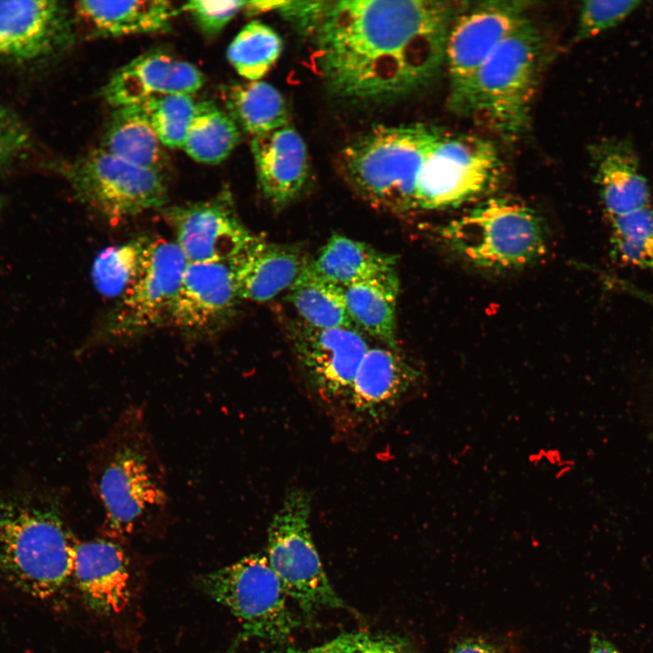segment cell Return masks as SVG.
<instances>
[{
    "mask_svg": "<svg viewBox=\"0 0 653 653\" xmlns=\"http://www.w3.org/2000/svg\"><path fill=\"white\" fill-rule=\"evenodd\" d=\"M151 239L137 237L102 249L92 267L96 290L105 297L120 298L139 276Z\"/></svg>",
    "mask_w": 653,
    "mask_h": 653,
    "instance_id": "obj_30",
    "label": "cell"
},
{
    "mask_svg": "<svg viewBox=\"0 0 653 653\" xmlns=\"http://www.w3.org/2000/svg\"><path fill=\"white\" fill-rule=\"evenodd\" d=\"M311 510L309 492L297 487L289 489L268 525L266 552L288 598L307 614L346 607L331 585L314 543Z\"/></svg>",
    "mask_w": 653,
    "mask_h": 653,
    "instance_id": "obj_7",
    "label": "cell"
},
{
    "mask_svg": "<svg viewBox=\"0 0 653 653\" xmlns=\"http://www.w3.org/2000/svg\"><path fill=\"white\" fill-rule=\"evenodd\" d=\"M287 297L300 321L308 326L356 328L346 307L344 288L317 274L310 261L288 288Z\"/></svg>",
    "mask_w": 653,
    "mask_h": 653,
    "instance_id": "obj_28",
    "label": "cell"
},
{
    "mask_svg": "<svg viewBox=\"0 0 653 653\" xmlns=\"http://www.w3.org/2000/svg\"><path fill=\"white\" fill-rule=\"evenodd\" d=\"M73 36L67 9L57 1H0V56L28 61L63 49Z\"/></svg>",
    "mask_w": 653,
    "mask_h": 653,
    "instance_id": "obj_17",
    "label": "cell"
},
{
    "mask_svg": "<svg viewBox=\"0 0 653 653\" xmlns=\"http://www.w3.org/2000/svg\"><path fill=\"white\" fill-rule=\"evenodd\" d=\"M609 220L617 259L653 270V209L647 206Z\"/></svg>",
    "mask_w": 653,
    "mask_h": 653,
    "instance_id": "obj_32",
    "label": "cell"
},
{
    "mask_svg": "<svg viewBox=\"0 0 653 653\" xmlns=\"http://www.w3.org/2000/svg\"><path fill=\"white\" fill-rule=\"evenodd\" d=\"M641 4L638 0H591L581 4L575 38L582 41L621 23Z\"/></svg>",
    "mask_w": 653,
    "mask_h": 653,
    "instance_id": "obj_34",
    "label": "cell"
},
{
    "mask_svg": "<svg viewBox=\"0 0 653 653\" xmlns=\"http://www.w3.org/2000/svg\"><path fill=\"white\" fill-rule=\"evenodd\" d=\"M502 173L499 152L492 141L438 130L420 169L415 210L453 208L491 191Z\"/></svg>",
    "mask_w": 653,
    "mask_h": 653,
    "instance_id": "obj_10",
    "label": "cell"
},
{
    "mask_svg": "<svg viewBox=\"0 0 653 653\" xmlns=\"http://www.w3.org/2000/svg\"><path fill=\"white\" fill-rule=\"evenodd\" d=\"M296 364L305 394L332 424L340 414L369 344L356 328L291 327Z\"/></svg>",
    "mask_w": 653,
    "mask_h": 653,
    "instance_id": "obj_11",
    "label": "cell"
},
{
    "mask_svg": "<svg viewBox=\"0 0 653 653\" xmlns=\"http://www.w3.org/2000/svg\"><path fill=\"white\" fill-rule=\"evenodd\" d=\"M259 190L274 207L283 208L302 192L309 175L306 143L289 124L251 139Z\"/></svg>",
    "mask_w": 653,
    "mask_h": 653,
    "instance_id": "obj_20",
    "label": "cell"
},
{
    "mask_svg": "<svg viewBox=\"0 0 653 653\" xmlns=\"http://www.w3.org/2000/svg\"><path fill=\"white\" fill-rule=\"evenodd\" d=\"M467 2L324 1L310 36L331 94L347 104H391L430 87L445 68L449 30Z\"/></svg>",
    "mask_w": 653,
    "mask_h": 653,
    "instance_id": "obj_1",
    "label": "cell"
},
{
    "mask_svg": "<svg viewBox=\"0 0 653 653\" xmlns=\"http://www.w3.org/2000/svg\"><path fill=\"white\" fill-rule=\"evenodd\" d=\"M188 263L175 242L151 239L139 276L110 315L109 335L132 337L169 321Z\"/></svg>",
    "mask_w": 653,
    "mask_h": 653,
    "instance_id": "obj_13",
    "label": "cell"
},
{
    "mask_svg": "<svg viewBox=\"0 0 653 653\" xmlns=\"http://www.w3.org/2000/svg\"><path fill=\"white\" fill-rule=\"evenodd\" d=\"M204 83L201 72L171 54L152 50L121 67L103 89L106 101L115 107L141 104L164 94H193Z\"/></svg>",
    "mask_w": 653,
    "mask_h": 653,
    "instance_id": "obj_18",
    "label": "cell"
},
{
    "mask_svg": "<svg viewBox=\"0 0 653 653\" xmlns=\"http://www.w3.org/2000/svg\"><path fill=\"white\" fill-rule=\"evenodd\" d=\"M451 653H497L489 645L477 640H466L453 648Z\"/></svg>",
    "mask_w": 653,
    "mask_h": 653,
    "instance_id": "obj_38",
    "label": "cell"
},
{
    "mask_svg": "<svg viewBox=\"0 0 653 653\" xmlns=\"http://www.w3.org/2000/svg\"><path fill=\"white\" fill-rule=\"evenodd\" d=\"M114 109L102 149L130 163L164 174L169 159L142 105Z\"/></svg>",
    "mask_w": 653,
    "mask_h": 653,
    "instance_id": "obj_25",
    "label": "cell"
},
{
    "mask_svg": "<svg viewBox=\"0 0 653 653\" xmlns=\"http://www.w3.org/2000/svg\"><path fill=\"white\" fill-rule=\"evenodd\" d=\"M73 578L85 604L97 613H119L130 600L129 560L113 540L78 543Z\"/></svg>",
    "mask_w": 653,
    "mask_h": 653,
    "instance_id": "obj_19",
    "label": "cell"
},
{
    "mask_svg": "<svg viewBox=\"0 0 653 653\" xmlns=\"http://www.w3.org/2000/svg\"><path fill=\"white\" fill-rule=\"evenodd\" d=\"M200 587L239 620L243 638L288 641L297 626L279 579L266 553L248 555L202 575Z\"/></svg>",
    "mask_w": 653,
    "mask_h": 653,
    "instance_id": "obj_8",
    "label": "cell"
},
{
    "mask_svg": "<svg viewBox=\"0 0 653 653\" xmlns=\"http://www.w3.org/2000/svg\"><path fill=\"white\" fill-rule=\"evenodd\" d=\"M589 653H620L607 638L594 634L590 642Z\"/></svg>",
    "mask_w": 653,
    "mask_h": 653,
    "instance_id": "obj_39",
    "label": "cell"
},
{
    "mask_svg": "<svg viewBox=\"0 0 653 653\" xmlns=\"http://www.w3.org/2000/svg\"><path fill=\"white\" fill-rule=\"evenodd\" d=\"M247 3L193 0L185 3L180 10L190 15L203 34L211 37L219 34L239 11L245 10Z\"/></svg>",
    "mask_w": 653,
    "mask_h": 653,
    "instance_id": "obj_36",
    "label": "cell"
},
{
    "mask_svg": "<svg viewBox=\"0 0 653 653\" xmlns=\"http://www.w3.org/2000/svg\"><path fill=\"white\" fill-rule=\"evenodd\" d=\"M308 262L297 245L254 236L229 265L240 299L265 302L288 289Z\"/></svg>",
    "mask_w": 653,
    "mask_h": 653,
    "instance_id": "obj_21",
    "label": "cell"
},
{
    "mask_svg": "<svg viewBox=\"0 0 653 653\" xmlns=\"http://www.w3.org/2000/svg\"><path fill=\"white\" fill-rule=\"evenodd\" d=\"M296 653H411L399 638L365 632L342 634L322 645Z\"/></svg>",
    "mask_w": 653,
    "mask_h": 653,
    "instance_id": "obj_35",
    "label": "cell"
},
{
    "mask_svg": "<svg viewBox=\"0 0 653 653\" xmlns=\"http://www.w3.org/2000/svg\"><path fill=\"white\" fill-rule=\"evenodd\" d=\"M239 129L232 118L211 101L196 103V110L182 149L193 160L218 164L232 152Z\"/></svg>",
    "mask_w": 653,
    "mask_h": 653,
    "instance_id": "obj_29",
    "label": "cell"
},
{
    "mask_svg": "<svg viewBox=\"0 0 653 653\" xmlns=\"http://www.w3.org/2000/svg\"><path fill=\"white\" fill-rule=\"evenodd\" d=\"M310 265L326 280L345 288L396 269V257L365 242L334 234Z\"/></svg>",
    "mask_w": 653,
    "mask_h": 653,
    "instance_id": "obj_26",
    "label": "cell"
},
{
    "mask_svg": "<svg viewBox=\"0 0 653 653\" xmlns=\"http://www.w3.org/2000/svg\"><path fill=\"white\" fill-rule=\"evenodd\" d=\"M541 38L528 19L449 96L456 113L480 120L506 141L527 130L541 63Z\"/></svg>",
    "mask_w": 653,
    "mask_h": 653,
    "instance_id": "obj_4",
    "label": "cell"
},
{
    "mask_svg": "<svg viewBox=\"0 0 653 653\" xmlns=\"http://www.w3.org/2000/svg\"><path fill=\"white\" fill-rule=\"evenodd\" d=\"M259 653H296V649H294V648H288V649H285V650H272V651L259 652Z\"/></svg>",
    "mask_w": 653,
    "mask_h": 653,
    "instance_id": "obj_40",
    "label": "cell"
},
{
    "mask_svg": "<svg viewBox=\"0 0 653 653\" xmlns=\"http://www.w3.org/2000/svg\"><path fill=\"white\" fill-rule=\"evenodd\" d=\"M226 112L236 124L258 137L288 124V111L280 92L262 81L232 83L222 92Z\"/></svg>",
    "mask_w": 653,
    "mask_h": 653,
    "instance_id": "obj_27",
    "label": "cell"
},
{
    "mask_svg": "<svg viewBox=\"0 0 653 653\" xmlns=\"http://www.w3.org/2000/svg\"><path fill=\"white\" fill-rule=\"evenodd\" d=\"M89 483L111 540L151 532L170 515L167 475L140 405L128 406L92 448Z\"/></svg>",
    "mask_w": 653,
    "mask_h": 653,
    "instance_id": "obj_2",
    "label": "cell"
},
{
    "mask_svg": "<svg viewBox=\"0 0 653 653\" xmlns=\"http://www.w3.org/2000/svg\"><path fill=\"white\" fill-rule=\"evenodd\" d=\"M78 542L58 505L31 496L0 500V580L38 599L73 578Z\"/></svg>",
    "mask_w": 653,
    "mask_h": 653,
    "instance_id": "obj_3",
    "label": "cell"
},
{
    "mask_svg": "<svg viewBox=\"0 0 653 653\" xmlns=\"http://www.w3.org/2000/svg\"><path fill=\"white\" fill-rule=\"evenodd\" d=\"M178 10L164 0L80 1L75 18L94 36L117 37L167 31Z\"/></svg>",
    "mask_w": 653,
    "mask_h": 653,
    "instance_id": "obj_23",
    "label": "cell"
},
{
    "mask_svg": "<svg viewBox=\"0 0 653 653\" xmlns=\"http://www.w3.org/2000/svg\"><path fill=\"white\" fill-rule=\"evenodd\" d=\"M282 52L278 34L266 24L251 21L235 36L227 57L237 73L249 81H259L271 69Z\"/></svg>",
    "mask_w": 653,
    "mask_h": 653,
    "instance_id": "obj_31",
    "label": "cell"
},
{
    "mask_svg": "<svg viewBox=\"0 0 653 653\" xmlns=\"http://www.w3.org/2000/svg\"><path fill=\"white\" fill-rule=\"evenodd\" d=\"M163 210L188 262H229L254 237L240 221L227 191Z\"/></svg>",
    "mask_w": 653,
    "mask_h": 653,
    "instance_id": "obj_15",
    "label": "cell"
},
{
    "mask_svg": "<svg viewBox=\"0 0 653 653\" xmlns=\"http://www.w3.org/2000/svg\"><path fill=\"white\" fill-rule=\"evenodd\" d=\"M463 258L488 268L523 267L545 251V231L537 213L504 198L488 199L442 229Z\"/></svg>",
    "mask_w": 653,
    "mask_h": 653,
    "instance_id": "obj_6",
    "label": "cell"
},
{
    "mask_svg": "<svg viewBox=\"0 0 653 653\" xmlns=\"http://www.w3.org/2000/svg\"><path fill=\"white\" fill-rule=\"evenodd\" d=\"M437 132L420 123L376 126L343 149L341 173L371 207L393 214L415 210L416 180Z\"/></svg>",
    "mask_w": 653,
    "mask_h": 653,
    "instance_id": "obj_5",
    "label": "cell"
},
{
    "mask_svg": "<svg viewBox=\"0 0 653 653\" xmlns=\"http://www.w3.org/2000/svg\"><path fill=\"white\" fill-rule=\"evenodd\" d=\"M29 143V132L24 124L0 105V168L22 156Z\"/></svg>",
    "mask_w": 653,
    "mask_h": 653,
    "instance_id": "obj_37",
    "label": "cell"
},
{
    "mask_svg": "<svg viewBox=\"0 0 653 653\" xmlns=\"http://www.w3.org/2000/svg\"><path fill=\"white\" fill-rule=\"evenodd\" d=\"M422 371L397 348L369 346L346 402L331 424L334 434L360 447L381 431L420 386Z\"/></svg>",
    "mask_w": 653,
    "mask_h": 653,
    "instance_id": "obj_9",
    "label": "cell"
},
{
    "mask_svg": "<svg viewBox=\"0 0 653 653\" xmlns=\"http://www.w3.org/2000/svg\"><path fill=\"white\" fill-rule=\"evenodd\" d=\"M596 181L609 219L648 206L649 190L629 142L605 140L590 151Z\"/></svg>",
    "mask_w": 653,
    "mask_h": 653,
    "instance_id": "obj_22",
    "label": "cell"
},
{
    "mask_svg": "<svg viewBox=\"0 0 653 653\" xmlns=\"http://www.w3.org/2000/svg\"><path fill=\"white\" fill-rule=\"evenodd\" d=\"M239 300L229 262H189L169 322L190 336L210 335L232 319Z\"/></svg>",
    "mask_w": 653,
    "mask_h": 653,
    "instance_id": "obj_16",
    "label": "cell"
},
{
    "mask_svg": "<svg viewBox=\"0 0 653 653\" xmlns=\"http://www.w3.org/2000/svg\"><path fill=\"white\" fill-rule=\"evenodd\" d=\"M75 195L110 221L159 209L167 200L164 174L97 149L63 167Z\"/></svg>",
    "mask_w": 653,
    "mask_h": 653,
    "instance_id": "obj_12",
    "label": "cell"
},
{
    "mask_svg": "<svg viewBox=\"0 0 653 653\" xmlns=\"http://www.w3.org/2000/svg\"><path fill=\"white\" fill-rule=\"evenodd\" d=\"M344 294L349 316L356 329L363 330L385 346L397 348V270L345 287Z\"/></svg>",
    "mask_w": 653,
    "mask_h": 653,
    "instance_id": "obj_24",
    "label": "cell"
},
{
    "mask_svg": "<svg viewBox=\"0 0 653 653\" xmlns=\"http://www.w3.org/2000/svg\"><path fill=\"white\" fill-rule=\"evenodd\" d=\"M1 208H2V203H1V200H0V211H1Z\"/></svg>",
    "mask_w": 653,
    "mask_h": 653,
    "instance_id": "obj_41",
    "label": "cell"
},
{
    "mask_svg": "<svg viewBox=\"0 0 653 653\" xmlns=\"http://www.w3.org/2000/svg\"><path fill=\"white\" fill-rule=\"evenodd\" d=\"M196 103L190 94L172 93L152 97L141 105L161 143L176 149L184 144Z\"/></svg>",
    "mask_w": 653,
    "mask_h": 653,
    "instance_id": "obj_33",
    "label": "cell"
},
{
    "mask_svg": "<svg viewBox=\"0 0 653 653\" xmlns=\"http://www.w3.org/2000/svg\"><path fill=\"white\" fill-rule=\"evenodd\" d=\"M528 5L515 0L467 2L447 36L449 96L457 93L491 54L529 19Z\"/></svg>",
    "mask_w": 653,
    "mask_h": 653,
    "instance_id": "obj_14",
    "label": "cell"
}]
</instances>
